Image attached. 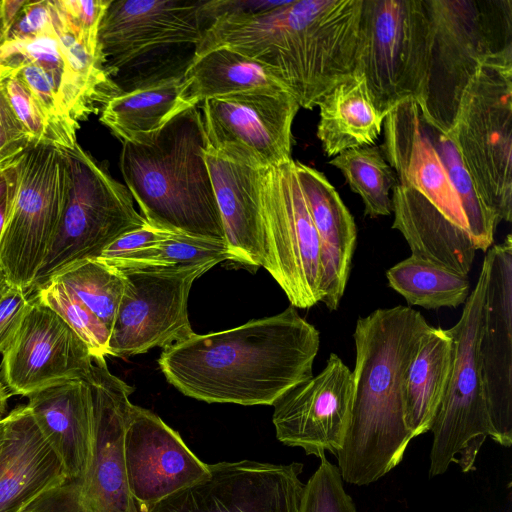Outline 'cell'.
<instances>
[{"mask_svg":"<svg viewBox=\"0 0 512 512\" xmlns=\"http://www.w3.org/2000/svg\"><path fill=\"white\" fill-rule=\"evenodd\" d=\"M319 331L290 305L283 312L238 327L194 333L162 351L167 381L207 403L273 405L313 376Z\"/></svg>","mask_w":512,"mask_h":512,"instance_id":"cell-1","label":"cell"},{"mask_svg":"<svg viewBox=\"0 0 512 512\" xmlns=\"http://www.w3.org/2000/svg\"><path fill=\"white\" fill-rule=\"evenodd\" d=\"M363 0H288L273 10L217 20L204 30L193 57L229 47L263 63L312 110L354 73Z\"/></svg>","mask_w":512,"mask_h":512,"instance_id":"cell-2","label":"cell"},{"mask_svg":"<svg viewBox=\"0 0 512 512\" xmlns=\"http://www.w3.org/2000/svg\"><path fill=\"white\" fill-rule=\"evenodd\" d=\"M430 327L419 311L403 305L358 318L351 416L336 454L344 482L368 485L402 461L413 439L405 419V378Z\"/></svg>","mask_w":512,"mask_h":512,"instance_id":"cell-3","label":"cell"},{"mask_svg":"<svg viewBox=\"0 0 512 512\" xmlns=\"http://www.w3.org/2000/svg\"><path fill=\"white\" fill-rule=\"evenodd\" d=\"M383 124L381 149L397 179L392 228L403 235L411 255L468 276L476 248L416 101L395 107Z\"/></svg>","mask_w":512,"mask_h":512,"instance_id":"cell-4","label":"cell"},{"mask_svg":"<svg viewBox=\"0 0 512 512\" xmlns=\"http://www.w3.org/2000/svg\"><path fill=\"white\" fill-rule=\"evenodd\" d=\"M207 147L202 114L194 106L172 118L147 143L124 142L120 170L149 225L225 243L205 162Z\"/></svg>","mask_w":512,"mask_h":512,"instance_id":"cell-5","label":"cell"},{"mask_svg":"<svg viewBox=\"0 0 512 512\" xmlns=\"http://www.w3.org/2000/svg\"><path fill=\"white\" fill-rule=\"evenodd\" d=\"M425 4L429 61L416 103L426 124L448 134L481 65L491 56H512V1L425 0Z\"/></svg>","mask_w":512,"mask_h":512,"instance_id":"cell-6","label":"cell"},{"mask_svg":"<svg viewBox=\"0 0 512 512\" xmlns=\"http://www.w3.org/2000/svg\"><path fill=\"white\" fill-rule=\"evenodd\" d=\"M498 222L512 220V56L488 58L447 134Z\"/></svg>","mask_w":512,"mask_h":512,"instance_id":"cell-7","label":"cell"},{"mask_svg":"<svg viewBox=\"0 0 512 512\" xmlns=\"http://www.w3.org/2000/svg\"><path fill=\"white\" fill-rule=\"evenodd\" d=\"M487 273L488 263L484 257L460 319L447 329L453 343L452 366L430 428L433 434L430 477L444 474L452 462L457 463L462 472L475 470L477 454L491 436L479 356Z\"/></svg>","mask_w":512,"mask_h":512,"instance_id":"cell-8","label":"cell"},{"mask_svg":"<svg viewBox=\"0 0 512 512\" xmlns=\"http://www.w3.org/2000/svg\"><path fill=\"white\" fill-rule=\"evenodd\" d=\"M429 46L425 0H363L354 73L364 76L384 118L404 101L419 100Z\"/></svg>","mask_w":512,"mask_h":512,"instance_id":"cell-9","label":"cell"},{"mask_svg":"<svg viewBox=\"0 0 512 512\" xmlns=\"http://www.w3.org/2000/svg\"><path fill=\"white\" fill-rule=\"evenodd\" d=\"M93 401L94 434L84 474L41 494L24 512H139L127 482L124 432L133 388L113 375L105 359L84 380Z\"/></svg>","mask_w":512,"mask_h":512,"instance_id":"cell-10","label":"cell"},{"mask_svg":"<svg viewBox=\"0 0 512 512\" xmlns=\"http://www.w3.org/2000/svg\"><path fill=\"white\" fill-rule=\"evenodd\" d=\"M68 188L62 215L31 291L68 265L97 258L122 235L147 225L129 189L78 143L63 149Z\"/></svg>","mask_w":512,"mask_h":512,"instance_id":"cell-11","label":"cell"},{"mask_svg":"<svg viewBox=\"0 0 512 512\" xmlns=\"http://www.w3.org/2000/svg\"><path fill=\"white\" fill-rule=\"evenodd\" d=\"M18 186L0 238V265L27 293L55 236L68 188L63 149L30 146L18 159Z\"/></svg>","mask_w":512,"mask_h":512,"instance_id":"cell-12","label":"cell"},{"mask_svg":"<svg viewBox=\"0 0 512 512\" xmlns=\"http://www.w3.org/2000/svg\"><path fill=\"white\" fill-rule=\"evenodd\" d=\"M264 267L295 308L322 301L318 235L295 160L264 169L261 180Z\"/></svg>","mask_w":512,"mask_h":512,"instance_id":"cell-13","label":"cell"},{"mask_svg":"<svg viewBox=\"0 0 512 512\" xmlns=\"http://www.w3.org/2000/svg\"><path fill=\"white\" fill-rule=\"evenodd\" d=\"M217 264L114 267L124 278V292L111 329L110 356L166 348L193 335L188 316L190 289Z\"/></svg>","mask_w":512,"mask_h":512,"instance_id":"cell-14","label":"cell"},{"mask_svg":"<svg viewBox=\"0 0 512 512\" xmlns=\"http://www.w3.org/2000/svg\"><path fill=\"white\" fill-rule=\"evenodd\" d=\"M283 88H263L202 102L208 147L257 169L292 160V124L299 110Z\"/></svg>","mask_w":512,"mask_h":512,"instance_id":"cell-15","label":"cell"},{"mask_svg":"<svg viewBox=\"0 0 512 512\" xmlns=\"http://www.w3.org/2000/svg\"><path fill=\"white\" fill-rule=\"evenodd\" d=\"M209 473L140 512H299L301 463L208 464Z\"/></svg>","mask_w":512,"mask_h":512,"instance_id":"cell-16","label":"cell"},{"mask_svg":"<svg viewBox=\"0 0 512 512\" xmlns=\"http://www.w3.org/2000/svg\"><path fill=\"white\" fill-rule=\"evenodd\" d=\"M2 376L12 394L28 396L48 386L85 380L94 359L86 344L52 309L35 299L2 354Z\"/></svg>","mask_w":512,"mask_h":512,"instance_id":"cell-17","label":"cell"},{"mask_svg":"<svg viewBox=\"0 0 512 512\" xmlns=\"http://www.w3.org/2000/svg\"><path fill=\"white\" fill-rule=\"evenodd\" d=\"M352 371L331 353L316 376L297 384L274 404L277 439L307 455L325 456L340 450L351 416Z\"/></svg>","mask_w":512,"mask_h":512,"instance_id":"cell-18","label":"cell"},{"mask_svg":"<svg viewBox=\"0 0 512 512\" xmlns=\"http://www.w3.org/2000/svg\"><path fill=\"white\" fill-rule=\"evenodd\" d=\"M203 2L111 0L98 34L107 73L111 76L159 47L198 45L206 28Z\"/></svg>","mask_w":512,"mask_h":512,"instance_id":"cell-19","label":"cell"},{"mask_svg":"<svg viewBox=\"0 0 512 512\" xmlns=\"http://www.w3.org/2000/svg\"><path fill=\"white\" fill-rule=\"evenodd\" d=\"M479 356L492 440L512 444V236L486 251Z\"/></svg>","mask_w":512,"mask_h":512,"instance_id":"cell-20","label":"cell"},{"mask_svg":"<svg viewBox=\"0 0 512 512\" xmlns=\"http://www.w3.org/2000/svg\"><path fill=\"white\" fill-rule=\"evenodd\" d=\"M128 487L139 512L209 473L181 436L150 410L131 405L124 432Z\"/></svg>","mask_w":512,"mask_h":512,"instance_id":"cell-21","label":"cell"},{"mask_svg":"<svg viewBox=\"0 0 512 512\" xmlns=\"http://www.w3.org/2000/svg\"><path fill=\"white\" fill-rule=\"evenodd\" d=\"M0 453V512H24L41 494L66 479L62 463L27 405L6 416Z\"/></svg>","mask_w":512,"mask_h":512,"instance_id":"cell-22","label":"cell"},{"mask_svg":"<svg viewBox=\"0 0 512 512\" xmlns=\"http://www.w3.org/2000/svg\"><path fill=\"white\" fill-rule=\"evenodd\" d=\"M295 170L320 244L322 301L337 310L350 275L357 229L354 218L326 176L299 161Z\"/></svg>","mask_w":512,"mask_h":512,"instance_id":"cell-23","label":"cell"},{"mask_svg":"<svg viewBox=\"0 0 512 512\" xmlns=\"http://www.w3.org/2000/svg\"><path fill=\"white\" fill-rule=\"evenodd\" d=\"M205 162L220 213L226 246L234 261L264 264L261 180L264 169L227 160L207 147Z\"/></svg>","mask_w":512,"mask_h":512,"instance_id":"cell-24","label":"cell"},{"mask_svg":"<svg viewBox=\"0 0 512 512\" xmlns=\"http://www.w3.org/2000/svg\"><path fill=\"white\" fill-rule=\"evenodd\" d=\"M27 398V406L59 457L66 479L82 476L89 465L94 434L93 401L87 382H60Z\"/></svg>","mask_w":512,"mask_h":512,"instance_id":"cell-25","label":"cell"},{"mask_svg":"<svg viewBox=\"0 0 512 512\" xmlns=\"http://www.w3.org/2000/svg\"><path fill=\"white\" fill-rule=\"evenodd\" d=\"M183 72L113 96L102 106L101 123L122 143H147L172 118L194 107L188 99Z\"/></svg>","mask_w":512,"mask_h":512,"instance_id":"cell-26","label":"cell"},{"mask_svg":"<svg viewBox=\"0 0 512 512\" xmlns=\"http://www.w3.org/2000/svg\"><path fill=\"white\" fill-rule=\"evenodd\" d=\"M318 107L317 137L329 157L374 145L380 136L384 117L377 111L362 74L354 73L335 85Z\"/></svg>","mask_w":512,"mask_h":512,"instance_id":"cell-27","label":"cell"},{"mask_svg":"<svg viewBox=\"0 0 512 512\" xmlns=\"http://www.w3.org/2000/svg\"><path fill=\"white\" fill-rule=\"evenodd\" d=\"M452 353L447 329L431 326L411 361L404 384L405 419L413 438L430 431L448 384Z\"/></svg>","mask_w":512,"mask_h":512,"instance_id":"cell-28","label":"cell"},{"mask_svg":"<svg viewBox=\"0 0 512 512\" xmlns=\"http://www.w3.org/2000/svg\"><path fill=\"white\" fill-rule=\"evenodd\" d=\"M183 77L193 106L210 98L255 89H285L263 63L226 46L192 57Z\"/></svg>","mask_w":512,"mask_h":512,"instance_id":"cell-29","label":"cell"},{"mask_svg":"<svg viewBox=\"0 0 512 512\" xmlns=\"http://www.w3.org/2000/svg\"><path fill=\"white\" fill-rule=\"evenodd\" d=\"M389 286L410 305L425 309L455 308L464 304L470 293L467 275L410 255L386 272Z\"/></svg>","mask_w":512,"mask_h":512,"instance_id":"cell-30","label":"cell"},{"mask_svg":"<svg viewBox=\"0 0 512 512\" xmlns=\"http://www.w3.org/2000/svg\"><path fill=\"white\" fill-rule=\"evenodd\" d=\"M329 164L342 172L351 190L361 197L366 216L376 218L392 213L389 193L397 179L381 147L351 148L333 157Z\"/></svg>","mask_w":512,"mask_h":512,"instance_id":"cell-31","label":"cell"},{"mask_svg":"<svg viewBox=\"0 0 512 512\" xmlns=\"http://www.w3.org/2000/svg\"><path fill=\"white\" fill-rule=\"evenodd\" d=\"M424 124L459 198L473 244L476 250L486 252L494 240L495 228L499 223L497 217L481 197L476 183L451 138L425 122Z\"/></svg>","mask_w":512,"mask_h":512,"instance_id":"cell-32","label":"cell"},{"mask_svg":"<svg viewBox=\"0 0 512 512\" xmlns=\"http://www.w3.org/2000/svg\"><path fill=\"white\" fill-rule=\"evenodd\" d=\"M50 279L60 282L111 331L124 292L119 270L98 258L74 262Z\"/></svg>","mask_w":512,"mask_h":512,"instance_id":"cell-33","label":"cell"},{"mask_svg":"<svg viewBox=\"0 0 512 512\" xmlns=\"http://www.w3.org/2000/svg\"><path fill=\"white\" fill-rule=\"evenodd\" d=\"M225 260H233V258L224 242L172 233L153 246L105 263L120 268L177 266L209 261L220 263Z\"/></svg>","mask_w":512,"mask_h":512,"instance_id":"cell-34","label":"cell"},{"mask_svg":"<svg viewBox=\"0 0 512 512\" xmlns=\"http://www.w3.org/2000/svg\"><path fill=\"white\" fill-rule=\"evenodd\" d=\"M33 292L32 297L56 312L86 344L94 361L110 356V329L60 282L49 279Z\"/></svg>","mask_w":512,"mask_h":512,"instance_id":"cell-35","label":"cell"},{"mask_svg":"<svg viewBox=\"0 0 512 512\" xmlns=\"http://www.w3.org/2000/svg\"><path fill=\"white\" fill-rule=\"evenodd\" d=\"M0 82L19 122L34 145L46 144L59 149H71V141L50 120L29 89L17 77L3 74Z\"/></svg>","mask_w":512,"mask_h":512,"instance_id":"cell-36","label":"cell"},{"mask_svg":"<svg viewBox=\"0 0 512 512\" xmlns=\"http://www.w3.org/2000/svg\"><path fill=\"white\" fill-rule=\"evenodd\" d=\"M320 465L304 484L299 512H358L344 489L338 467L320 457Z\"/></svg>","mask_w":512,"mask_h":512,"instance_id":"cell-37","label":"cell"},{"mask_svg":"<svg viewBox=\"0 0 512 512\" xmlns=\"http://www.w3.org/2000/svg\"><path fill=\"white\" fill-rule=\"evenodd\" d=\"M53 2L78 40L90 51L101 54L98 41L99 27L111 0Z\"/></svg>","mask_w":512,"mask_h":512,"instance_id":"cell-38","label":"cell"},{"mask_svg":"<svg viewBox=\"0 0 512 512\" xmlns=\"http://www.w3.org/2000/svg\"><path fill=\"white\" fill-rule=\"evenodd\" d=\"M32 145L0 82V169L13 163Z\"/></svg>","mask_w":512,"mask_h":512,"instance_id":"cell-39","label":"cell"},{"mask_svg":"<svg viewBox=\"0 0 512 512\" xmlns=\"http://www.w3.org/2000/svg\"><path fill=\"white\" fill-rule=\"evenodd\" d=\"M30 303L28 293L11 284L0 296V354L10 346Z\"/></svg>","mask_w":512,"mask_h":512,"instance_id":"cell-40","label":"cell"},{"mask_svg":"<svg viewBox=\"0 0 512 512\" xmlns=\"http://www.w3.org/2000/svg\"><path fill=\"white\" fill-rule=\"evenodd\" d=\"M53 30L49 0H28L19 12L6 42L33 39Z\"/></svg>","mask_w":512,"mask_h":512,"instance_id":"cell-41","label":"cell"},{"mask_svg":"<svg viewBox=\"0 0 512 512\" xmlns=\"http://www.w3.org/2000/svg\"><path fill=\"white\" fill-rule=\"evenodd\" d=\"M288 0H209L202 5L206 27L213 21L240 19L264 13L286 4Z\"/></svg>","mask_w":512,"mask_h":512,"instance_id":"cell-42","label":"cell"},{"mask_svg":"<svg viewBox=\"0 0 512 512\" xmlns=\"http://www.w3.org/2000/svg\"><path fill=\"white\" fill-rule=\"evenodd\" d=\"M171 234V232L147 224L116 239L97 258L109 262L153 246L165 240Z\"/></svg>","mask_w":512,"mask_h":512,"instance_id":"cell-43","label":"cell"},{"mask_svg":"<svg viewBox=\"0 0 512 512\" xmlns=\"http://www.w3.org/2000/svg\"><path fill=\"white\" fill-rule=\"evenodd\" d=\"M18 186L17 160L0 169V238Z\"/></svg>","mask_w":512,"mask_h":512,"instance_id":"cell-44","label":"cell"},{"mask_svg":"<svg viewBox=\"0 0 512 512\" xmlns=\"http://www.w3.org/2000/svg\"><path fill=\"white\" fill-rule=\"evenodd\" d=\"M28 0H0V46L8 34L23 6Z\"/></svg>","mask_w":512,"mask_h":512,"instance_id":"cell-45","label":"cell"},{"mask_svg":"<svg viewBox=\"0 0 512 512\" xmlns=\"http://www.w3.org/2000/svg\"><path fill=\"white\" fill-rule=\"evenodd\" d=\"M5 383L0 380V421L6 416L9 393Z\"/></svg>","mask_w":512,"mask_h":512,"instance_id":"cell-46","label":"cell"},{"mask_svg":"<svg viewBox=\"0 0 512 512\" xmlns=\"http://www.w3.org/2000/svg\"><path fill=\"white\" fill-rule=\"evenodd\" d=\"M11 285L6 273L0 265V296L4 293V291Z\"/></svg>","mask_w":512,"mask_h":512,"instance_id":"cell-47","label":"cell"},{"mask_svg":"<svg viewBox=\"0 0 512 512\" xmlns=\"http://www.w3.org/2000/svg\"><path fill=\"white\" fill-rule=\"evenodd\" d=\"M5 431H6V418L4 417L0 421V453L3 446L4 438H5Z\"/></svg>","mask_w":512,"mask_h":512,"instance_id":"cell-48","label":"cell"}]
</instances>
